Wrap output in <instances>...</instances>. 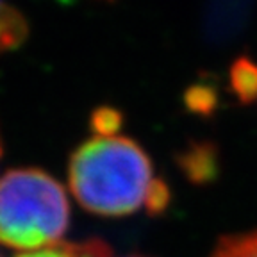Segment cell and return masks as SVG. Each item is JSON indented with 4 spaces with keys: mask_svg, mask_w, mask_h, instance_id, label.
<instances>
[{
    "mask_svg": "<svg viewBox=\"0 0 257 257\" xmlns=\"http://www.w3.org/2000/svg\"><path fill=\"white\" fill-rule=\"evenodd\" d=\"M156 179L149 154L125 136H93L70 157L73 197L98 216H128L147 209Z\"/></svg>",
    "mask_w": 257,
    "mask_h": 257,
    "instance_id": "obj_1",
    "label": "cell"
},
{
    "mask_svg": "<svg viewBox=\"0 0 257 257\" xmlns=\"http://www.w3.org/2000/svg\"><path fill=\"white\" fill-rule=\"evenodd\" d=\"M68 223V197L50 173L16 168L0 177V245L22 253L50 248Z\"/></svg>",
    "mask_w": 257,
    "mask_h": 257,
    "instance_id": "obj_2",
    "label": "cell"
},
{
    "mask_svg": "<svg viewBox=\"0 0 257 257\" xmlns=\"http://www.w3.org/2000/svg\"><path fill=\"white\" fill-rule=\"evenodd\" d=\"M182 172L189 181L202 184L214 179L218 170V156L213 143H193L179 157Z\"/></svg>",
    "mask_w": 257,
    "mask_h": 257,
    "instance_id": "obj_3",
    "label": "cell"
},
{
    "mask_svg": "<svg viewBox=\"0 0 257 257\" xmlns=\"http://www.w3.org/2000/svg\"><path fill=\"white\" fill-rule=\"evenodd\" d=\"M230 89L243 104L257 100V63L248 57H239L229 72Z\"/></svg>",
    "mask_w": 257,
    "mask_h": 257,
    "instance_id": "obj_4",
    "label": "cell"
},
{
    "mask_svg": "<svg viewBox=\"0 0 257 257\" xmlns=\"http://www.w3.org/2000/svg\"><path fill=\"white\" fill-rule=\"evenodd\" d=\"M29 36L25 16L11 6L0 8V54L18 48Z\"/></svg>",
    "mask_w": 257,
    "mask_h": 257,
    "instance_id": "obj_5",
    "label": "cell"
},
{
    "mask_svg": "<svg viewBox=\"0 0 257 257\" xmlns=\"http://www.w3.org/2000/svg\"><path fill=\"white\" fill-rule=\"evenodd\" d=\"M111 250L102 241H84V243H59L50 248L24 252L16 257H109Z\"/></svg>",
    "mask_w": 257,
    "mask_h": 257,
    "instance_id": "obj_6",
    "label": "cell"
},
{
    "mask_svg": "<svg viewBox=\"0 0 257 257\" xmlns=\"http://www.w3.org/2000/svg\"><path fill=\"white\" fill-rule=\"evenodd\" d=\"M211 257H257V230L221 239Z\"/></svg>",
    "mask_w": 257,
    "mask_h": 257,
    "instance_id": "obj_7",
    "label": "cell"
},
{
    "mask_svg": "<svg viewBox=\"0 0 257 257\" xmlns=\"http://www.w3.org/2000/svg\"><path fill=\"white\" fill-rule=\"evenodd\" d=\"M89 125L95 136H118V131L123 125V114L111 105H102L91 112Z\"/></svg>",
    "mask_w": 257,
    "mask_h": 257,
    "instance_id": "obj_8",
    "label": "cell"
},
{
    "mask_svg": "<svg viewBox=\"0 0 257 257\" xmlns=\"http://www.w3.org/2000/svg\"><path fill=\"white\" fill-rule=\"evenodd\" d=\"M186 104L193 112H211L216 105V95H214L213 88L207 86H193L188 93H186Z\"/></svg>",
    "mask_w": 257,
    "mask_h": 257,
    "instance_id": "obj_9",
    "label": "cell"
},
{
    "mask_svg": "<svg viewBox=\"0 0 257 257\" xmlns=\"http://www.w3.org/2000/svg\"><path fill=\"white\" fill-rule=\"evenodd\" d=\"M170 189L163 179H156L154 188L150 191L149 202H147V213L149 214H161L170 204Z\"/></svg>",
    "mask_w": 257,
    "mask_h": 257,
    "instance_id": "obj_10",
    "label": "cell"
},
{
    "mask_svg": "<svg viewBox=\"0 0 257 257\" xmlns=\"http://www.w3.org/2000/svg\"><path fill=\"white\" fill-rule=\"evenodd\" d=\"M2 6H4V2H2V0H0V8H2Z\"/></svg>",
    "mask_w": 257,
    "mask_h": 257,
    "instance_id": "obj_11",
    "label": "cell"
},
{
    "mask_svg": "<svg viewBox=\"0 0 257 257\" xmlns=\"http://www.w3.org/2000/svg\"><path fill=\"white\" fill-rule=\"evenodd\" d=\"M109 257H112V255H109Z\"/></svg>",
    "mask_w": 257,
    "mask_h": 257,
    "instance_id": "obj_12",
    "label": "cell"
},
{
    "mask_svg": "<svg viewBox=\"0 0 257 257\" xmlns=\"http://www.w3.org/2000/svg\"><path fill=\"white\" fill-rule=\"evenodd\" d=\"M0 257H2V255H0Z\"/></svg>",
    "mask_w": 257,
    "mask_h": 257,
    "instance_id": "obj_13",
    "label": "cell"
}]
</instances>
